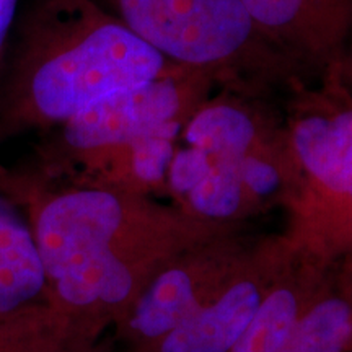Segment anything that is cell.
Returning a JSON list of instances; mask_svg holds the SVG:
<instances>
[{
	"label": "cell",
	"instance_id": "6da1fadb",
	"mask_svg": "<svg viewBox=\"0 0 352 352\" xmlns=\"http://www.w3.org/2000/svg\"><path fill=\"white\" fill-rule=\"evenodd\" d=\"M95 0H30L0 59V147L107 96L182 72Z\"/></svg>",
	"mask_w": 352,
	"mask_h": 352
},
{
	"label": "cell",
	"instance_id": "7a4b0ae2",
	"mask_svg": "<svg viewBox=\"0 0 352 352\" xmlns=\"http://www.w3.org/2000/svg\"><path fill=\"white\" fill-rule=\"evenodd\" d=\"M0 189L32 227L46 302L77 344L95 321L131 305L139 283L138 246L162 220L142 196L60 186L6 166Z\"/></svg>",
	"mask_w": 352,
	"mask_h": 352
},
{
	"label": "cell",
	"instance_id": "3957f363",
	"mask_svg": "<svg viewBox=\"0 0 352 352\" xmlns=\"http://www.w3.org/2000/svg\"><path fill=\"white\" fill-rule=\"evenodd\" d=\"M179 67L212 74L219 88L271 100L316 80L271 43L240 0H95Z\"/></svg>",
	"mask_w": 352,
	"mask_h": 352
},
{
	"label": "cell",
	"instance_id": "277c9868",
	"mask_svg": "<svg viewBox=\"0 0 352 352\" xmlns=\"http://www.w3.org/2000/svg\"><path fill=\"white\" fill-rule=\"evenodd\" d=\"M219 83L199 69L140 83L107 96L64 124L50 129L39 144L33 166L39 178L56 179L74 166L127 147L162 127L184 122L214 95Z\"/></svg>",
	"mask_w": 352,
	"mask_h": 352
},
{
	"label": "cell",
	"instance_id": "5b68a950",
	"mask_svg": "<svg viewBox=\"0 0 352 352\" xmlns=\"http://www.w3.org/2000/svg\"><path fill=\"white\" fill-rule=\"evenodd\" d=\"M287 142L314 197L352 226V90L338 67L285 96Z\"/></svg>",
	"mask_w": 352,
	"mask_h": 352
},
{
	"label": "cell",
	"instance_id": "8992f818",
	"mask_svg": "<svg viewBox=\"0 0 352 352\" xmlns=\"http://www.w3.org/2000/svg\"><path fill=\"white\" fill-rule=\"evenodd\" d=\"M264 36L320 78L352 41V0H240Z\"/></svg>",
	"mask_w": 352,
	"mask_h": 352
},
{
	"label": "cell",
	"instance_id": "52a82bcc",
	"mask_svg": "<svg viewBox=\"0 0 352 352\" xmlns=\"http://www.w3.org/2000/svg\"><path fill=\"white\" fill-rule=\"evenodd\" d=\"M46 302V280L23 210L0 189V321Z\"/></svg>",
	"mask_w": 352,
	"mask_h": 352
},
{
	"label": "cell",
	"instance_id": "ba28073f",
	"mask_svg": "<svg viewBox=\"0 0 352 352\" xmlns=\"http://www.w3.org/2000/svg\"><path fill=\"white\" fill-rule=\"evenodd\" d=\"M261 297L250 283L227 290L214 305L197 307L162 338L160 352H230L256 314Z\"/></svg>",
	"mask_w": 352,
	"mask_h": 352
},
{
	"label": "cell",
	"instance_id": "9c48e42d",
	"mask_svg": "<svg viewBox=\"0 0 352 352\" xmlns=\"http://www.w3.org/2000/svg\"><path fill=\"white\" fill-rule=\"evenodd\" d=\"M197 307L191 277L182 270H171L140 294L132 305L127 327L144 340H157L173 331Z\"/></svg>",
	"mask_w": 352,
	"mask_h": 352
},
{
	"label": "cell",
	"instance_id": "30bf717a",
	"mask_svg": "<svg viewBox=\"0 0 352 352\" xmlns=\"http://www.w3.org/2000/svg\"><path fill=\"white\" fill-rule=\"evenodd\" d=\"M77 347L47 303L0 321V352H76Z\"/></svg>",
	"mask_w": 352,
	"mask_h": 352
},
{
	"label": "cell",
	"instance_id": "8fae6325",
	"mask_svg": "<svg viewBox=\"0 0 352 352\" xmlns=\"http://www.w3.org/2000/svg\"><path fill=\"white\" fill-rule=\"evenodd\" d=\"M352 340V308L342 298H327L296 323L289 352H344Z\"/></svg>",
	"mask_w": 352,
	"mask_h": 352
},
{
	"label": "cell",
	"instance_id": "7c38bea8",
	"mask_svg": "<svg viewBox=\"0 0 352 352\" xmlns=\"http://www.w3.org/2000/svg\"><path fill=\"white\" fill-rule=\"evenodd\" d=\"M297 323V302L280 289L259 303L256 314L230 352H283Z\"/></svg>",
	"mask_w": 352,
	"mask_h": 352
},
{
	"label": "cell",
	"instance_id": "4fadbf2b",
	"mask_svg": "<svg viewBox=\"0 0 352 352\" xmlns=\"http://www.w3.org/2000/svg\"><path fill=\"white\" fill-rule=\"evenodd\" d=\"M210 158V157H209ZM208 175L189 192L188 201L197 214L210 219L232 217L243 202L245 189L239 162L212 160Z\"/></svg>",
	"mask_w": 352,
	"mask_h": 352
},
{
	"label": "cell",
	"instance_id": "5bb4252c",
	"mask_svg": "<svg viewBox=\"0 0 352 352\" xmlns=\"http://www.w3.org/2000/svg\"><path fill=\"white\" fill-rule=\"evenodd\" d=\"M239 171L245 191L252 192L256 197L272 196L283 183V171L274 162L261 155L258 147L241 158Z\"/></svg>",
	"mask_w": 352,
	"mask_h": 352
},
{
	"label": "cell",
	"instance_id": "9a60e30c",
	"mask_svg": "<svg viewBox=\"0 0 352 352\" xmlns=\"http://www.w3.org/2000/svg\"><path fill=\"white\" fill-rule=\"evenodd\" d=\"M210 165L212 162L208 153L189 145L188 148L175 152L166 179L175 192L186 196L208 175Z\"/></svg>",
	"mask_w": 352,
	"mask_h": 352
},
{
	"label": "cell",
	"instance_id": "2e32d148",
	"mask_svg": "<svg viewBox=\"0 0 352 352\" xmlns=\"http://www.w3.org/2000/svg\"><path fill=\"white\" fill-rule=\"evenodd\" d=\"M21 10V0H0V59Z\"/></svg>",
	"mask_w": 352,
	"mask_h": 352
},
{
	"label": "cell",
	"instance_id": "e0dca14e",
	"mask_svg": "<svg viewBox=\"0 0 352 352\" xmlns=\"http://www.w3.org/2000/svg\"><path fill=\"white\" fill-rule=\"evenodd\" d=\"M338 74H340L341 80L352 90V41L347 47L344 57H342L341 64L338 65Z\"/></svg>",
	"mask_w": 352,
	"mask_h": 352
}]
</instances>
